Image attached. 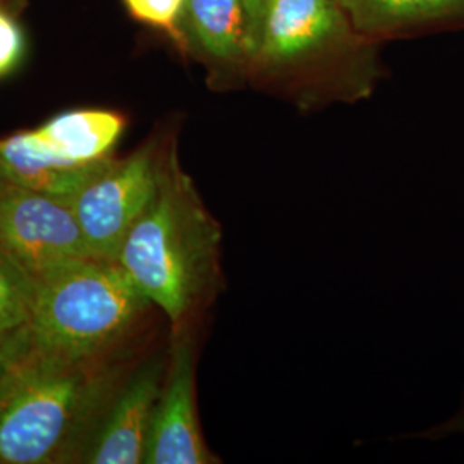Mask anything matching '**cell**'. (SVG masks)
I'll return each mask as SVG.
<instances>
[{
    "instance_id": "8",
    "label": "cell",
    "mask_w": 464,
    "mask_h": 464,
    "mask_svg": "<svg viewBox=\"0 0 464 464\" xmlns=\"http://www.w3.org/2000/svg\"><path fill=\"white\" fill-rule=\"evenodd\" d=\"M339 0H266L255 57L266 66H289L329 47L348 30Z\"/></svg>"
},
{
    "instance_id": "1",
    "label": "cell",
    "mask_w": 464,
    "mask_h": 464,
    "mask_svg": "<svg viewBox=\"0 0 464 464\" xmlns=\"http://www.w3.org/2000/svg\"><path fill=\"white\" fill-rule=\"evenodd\" d=\"M136 287L166 315L170 331L195 327L224 284L222 227L174 151L159 186L117 255Z\"/></svg>"
},
{
    "instance_id": "15",
    "label": "cell",
    "mask_w": 464,
    "mask_h": 464,
    "mask_svg": "<svg viewBox=\"0 0 464 464\" xmlns=\"http://www.w3.org/2000/svg\"><path fill=\"white\" fill-rule=\"evenodd\" d=\"M24 53V36L7 11L0 7V78L19 64Z\"/></svg>"
},
{
    "instance_id": "12",
    "label": "cell",
    "mask_w": 464,
    "mask_h": 464,
    "mask_svg": "<svg viewBox=\"0 0 464 464\" xmlns=\"http://www.w3.org/2000/svg\"><path fill=\"white\" fill-rule=\"evenodd\" d=\"M349 23L366 34L391 32L464 14V0H339Z\"/></svg>"
},
{
    "instance_id": "5",
    "label": "cell",
    "mask_w": 464,
    "mask_h": 464,
    "mask_svg": "<svg viewBox=\"0 0 464 464\" xmlns=\"http://www.w3.org/2000/svg\"><path fill=\"white\" fill-rule=\"evenodd\" d=\"M0 249L34 279L97 258L84 241L71 198L16 186H0Z\"/></svg>"
},
{
    "instance_id": "16",
    "label": "cell",
    "mask_w": 464,
    "mask_h": 464,
    "mask_svg": "<svg viewBox=\"0 0 464 464\" xmlns=\"http://www.w3.org/2000/svg\"><path fill=\"white\" fill-rule=\"evenodd\" d=\"M32 349L30 332L16 337H0V391L21 358Z\"/></svg>"
},
{
    "instance_id": "13",
    "label": "cell",
    "mask_w": 464,
    "mask_h": 464,
    "mask_svg": "<svg viewBox=\"0 0 464 464\" xmlns=\"http://www.w3.org/2000/svg\"><path fill=\"white\" fill-rule=\"evenodd\" d=\"M34 279L0 249V337L28 334Z\"/></svg>"
},
{
    "instance_id": "17",
    "label": "cell",
    "mask_w": 464,
    "mask_h": 464,
    "mask_svg": "<svg viewBox=\"0 0 464 464\" xmlns=\"http://www.w3.org/2000/svg\"><path fill=\"white\" fill-rule=\"evenodd\" d=\"M450 437H464V387L461 398L458 402V408L452 415H449L444 421L431 425L430 429L413 433L411 439H421V440H444Z\"/></svg>"
},
{
    "instance_id": "10",
    "label": "cell",
    "mask_w": 464,
    "mask_h": 464,
    "mask_svg": "<svg viewBox=\"0 0 464 464\" xmlns=\"http://www.w3.org/2000/svg\"><path fill=\"white\" fill-rule=\"evenodd\" d=\"M107 159L90 166H72L38 147L28 131L0 140V186L71 198Z\"/></svg>"
},
{
    "instance_id": "11",
    "label": "cell",
    "mask_w": 464,
    "mask_h": 464,
    "mask_svg": "<svg viewBox=\"0 0 464 464\" xmlns=\"http://www.w3.org/2000/svg\"><path fill=\"white\" fill-rule=\"evenodd\" d=\"M184 16L199 47L217 61L249 57V24L243 0H186Z\"/></svg>"
},
{
    "instance_id": "9",
    "label": "cell",
    "mask_w": 464,
    "mask_h": 464,
    "mask_svg": "<svg viewBox=\"0 0 464 464\" xmlns=\"http://www.w3.org/2000/svg\"><path fill=\"white\" fill-rule=\"evenodd\" d=\"M126 119L114 111H67L30 130L38 147L72 166H90L111 157L124 133Z\"/></svg>"
},
{
    "instance_id": "6",
    "label": "cell",
    "mask_w": 464,
    "mask_h": 464,
    "mask_svg": "<svg viewBox=\"0 0 464 464\" xmlns=\"http://www.w3.org/2000/svg\"><path fill=\"white\" fill-rule=\"evenodd\" d=\"M188 325L172 331L166 375L150 433L147 464H212L197 402V335Z\"/></svg>"
},
{
    "instance_id": "18",
    "label": "cell",
    "mask_w": 464,
    "mask_h": 464,
    "mask_svg": "<svg viewBox=\"0 0 464 464\" xmlns=\"http://www.w3.org/2000/svg\"><path fill=\"white\" fill-rule=\"evenodd\" d=\"M266 0H243L249 24V57H255L256 45H258V32H260V21L264 16Z\"/></svg>"
},
{
    "instance_id": "7",
    "label": "cell",
    "mask_w": 464,
    "mask_h": 464,
    "mask_svg": "<svg viewBox=\"0 0 464 464\" xmlns=\"http://www.w3.org/2000/svg\"><path fill=\"white\" fill-rule=\"evenodd\" d=\"M166 363L167 358L147 360L116 389L86 452V463H145Z\"/></svg>"
},
{
    "instance_id": "4",
    "label": "cell",
    "mask_w": 464,
    "mask_h": 464,
    "mask_svg": "<svg viewBox=\"0 0 464 464\" xmlns=\"http://www.w3.org/2000/svg\"><path fill=\"white\" fill-rule=\"evenodd\" d=\"M164 153L147 145L130 157H109L71 197L93 256L117 262L119 249L159 186Z\"/></svg>"
},
{
    "instance_id": "14",
    "label": "cell",
    "mask_w": 464,
    "mask_h": 464,
    "mask_svg": "<svg viewBox=\"0 0 464 464\" xmlns=\"http://www.w3.org/2000/svg\"><path fill=\"white\" fill-rule=\"evenodd\" d=\"M124 4L138 21L162 30H174L186 11V0H124Z\"/></svg>"
},
{
    "instance_id": "2",
    "label": "cell",
    "mask_w": 464,
    "mask_h": 464,
    "mask_svg": "<svg viewBox=\"0 0 464 464\" xmlns=\"http://www.w3.org/2000/svg\"><path fill=\"white\" fill-rule=\"evenodd\" d=\"M103 360H64L30 349L0 391V463L57 461L112 398Z\"/></svg>"
},
{
    "instance_id": "3",
    "label": "cell",
    "mask_w": 464,
    "mask_h": 464,
    "mask_svg": "<svg viewBox=\"0 0 464 464\" xmlns=\"http://www.w3.org/2000/svg\"><path fill=\"white\" fill-rule=\"evenodd\" d=\"M153 304L112 260L84 258L34 279L30 341L38 353L105 360Z\"/></svg>"
}]
</instances>
